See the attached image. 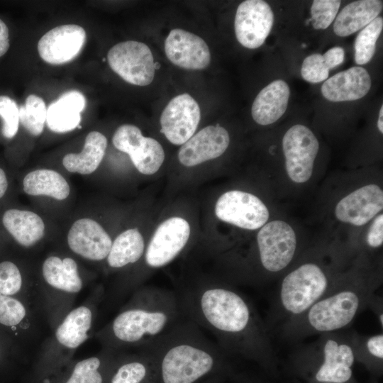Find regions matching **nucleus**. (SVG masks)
Segmentation results:
<instances>
[{
	"mask_svg": "<svg viewBox=\"0 0 383 383\" xmlns=\"http://www.w3.org/2000/svg\"><path fill=\"white\" fill-rule=\"evenodd\" d=\"M107 60L112 70L128 83L143 87L154 79L153 56L143 43L128 40L117 43L109 50Z\"/></svg>",
	"mask_w": 383,
	"mask_h": 383,
	"instance_id": "nucleus-10",
	"label": "nucleus"
},
{
	"mask_svg": "<svg viewBox=\"0 0 383 383\" xmlns=\"http://www.w3.org/2000/svg\"><path fill=\"white\" fill-rule=\"evenodd\" d=\"M138 354L121 357L108 383H157L154 357L145 348Z\"/></svg>",
	"mask_w": 383,
	"mask_h": 383,
	"instance_id": "nucleus-23",
	"label": "nucleus"
},
{
	"mask_svg": "<svg viewBox=\"0 0 383 383\" xmlns=\"http://www.w3.org/2000/svg\"><path fill=\"white\" fill-rule=\"evenodd\" d=\"M67 242L76 255L87 260L98 262L106 259L113 241L96 221L81 218L70 228Z\"/></svg>",
	"mask_w": 383,
	"mask_h": 383,
	"instance_id": "nucleus-16",
	"label": "nucleus"
},
{
	"mask_svg": "<svg viewBox=\"0 0 383 383\" xmlns=\"http://www.w3.org/2000/svg\"><path fill=\"white\" fill-rule=\"evenodd\" d=\"M22 284V274L18 265L11 260L0 262V295H14L20 292Z\"/></svg>",
	"mask_w": 383,
	"mask_h": 383,
	"instance_id": "nucleus-37",
	"label": "nucleus"
},
{
	"mask_svg": "<svg viewBox=\"0 0 383 383\" xmlns=\"http://www.w3.org/2000/svg\"><path fill=\"white\" fill-rule=\"evenodd\" d=\"M371 87L368 72L359 66L340 72L323 82L322 95L333 102L348 101L365 96Z\"/></svg>",
	"mask_w": 383,
	"mask_h": 383,
	"instance_id": "nucleus-20",
	"label": "nucleus"
},
{
	"mask_svg": "<svg viewBox=\"0 0 383 383\" xmlns=\"http://www.w3.org/2000/svg\"><path fill=\"white\" fill-rule=\"evenodd\" d=\"M375 313L381 328H383V306L382 298L379 295H375L369 306Z\"/></svg>",
	"mask_w": 383,
	"mask_h": 383,
	"instance_id": "nucleus-43",
	"label": "nucleus"
},
{
	"mask_svg": "<svg viewBox=\"0 0 383 383\" xmlns=\"http://www.w3.org/2000/svg\"><path fill=\"white\" fill-rule=\"evenodd\" d=\"M200 118L198 103L189 94H182L171 99L163 109L161 131L171 143L183 145L194 135Z\"/></svg>",
	"mask_w": 383,
	"mask_h": 383,
	"instance_id": "nucleus-14",
	"label": "nucleus"
},
{
	"mask_svg": "<svg viewBox=\"0 0 383 383\" xmlns=\"http://www.w3.org/2000/svg\"><path fill=\"white\" fill-rule=\"evenodd\" d=\"M325 383H328V382H325Z\"/></svg>",
	"mask_w": 383,
	"mask_h": 383,
	"instance_id": "nucleus-48",
	"label": "nucleus"
},
{
	"mask_svg": "<svg viewBox=\"0 0 383 383\" xmlns=\"http://www.w3.org/2000/svg\"><path fill=\"white\" fill-rule=\"evenodd\" d=\"M301 74L304 80L316 84L328 79L329 69L325 63L323 55L314 53L304 60Z\"/></svg>",
	"mask_w": 383,
	"mask_h": 383,
	"instance_id": "nucleus-40",
	"label": "nucleus"
},
{
	"mask_svg": "<svg viewBox=\"0 0 383 383\" xmlns=\"http://www.w3.org/2000/svg\"><path fill=\"white\" fill-rule=\"evenodd\" d=\"M382 6L380 0H359L347 4L335 18V34L346 37L365 28L377 17Z\"/></svg>",
	"mask_w": 383,
	"mask_h": 383,
	"instance_id": "nucleus-25",
	"label": "nucleus"
},
{
	"mask_svg": "<svg viewBox=\"0 0 383 383\" xmlns=\"http://www.w3.org/2000/svg\"><path fill=\"white\" fill-rule=\"evenodd\" d=\"M9 46V28L4 21L0 18V57L6 53Z\"/></svg>",
	"mask_w": 383,
	"mask_h": 383,
	"instance_id": "nucleus-42",
	"label": "nucleus"
},
{
	"mask_svg": "<svg viewBox=\"0 0 383 383\" xmlns=\"http://www.w3.org/2000/svg\"><path fill=\"white\" fill-rule=\"evenodd\" d=\"M297 355L321 360L315 379L318 382L345 383L352 377L355 360L351 333H325L310 344L295 350Z\"/></svg>",
	"mask_w": 383,
	"mask_h": 383,
	"instance_id": "nucleus-7",
	"label": "nucleus"
},
{
	"mask_svg": "<svg viewBox=\"0 0 383 383\" xmlns=\"http://www.w3.org/2000/svg\"><path fill=\"white\" fill-rule=\"evenodd\" d=\"M208 383H214L213 379H210V378L208 380Z\"/></svg>",
	"mask_w": 383,
	"mask_h": 383,
	"instance_id": "nucleus-46",
	"label": "nucleus"
},
{
	"mask_svg": "<svg viewBox=\"0 0 383 383\" xmlns=\"http://www.w3.org/2000/svg\"><path fill=\"white\" fill-rule=\"evenodd\" d=\"M23 191L30 196H45L62 201L70 194L66 179L58 172L50 169H38L25 175Z\"/></svg>",
	"mask_w": 383,
	"mask_h": 383,
	"instance_id": "nucleus-27",
	"label": "nucleus"
},
{
	"mask_svg": "<svg viewBox=\"0 0 383 383\" xmlns=\"http://www.w3.org/2000/svg\"><path fill=\"white\" fill-rule=\"evenodd\" d=\"M42 275L51 287L68 294H77L83 287L78 265L72 257H48L42 265Z\"/></svg>",
	"mask_w": 383,
	"mask_h": 383,
	"instance_id": "nucleus-24",
	"label": "nucleus"
},
{
	"mask_svg": "<svg viewBox=\"0 0 383 383\" xmlns=\"http://www.w3.org/2000/svg\"><path fill=\"white\" fill-rule=\"evenodd\" d=\"M0 226L18 245L30 248L45 235V226L36 213L16 207H8L0 213Z\"/></svg>",
	"mask_w": 383,
	"mask_h": 383,
	"instance_id": "nucleus-19",
	"label": "nucleus"
},
{
	"mask_svg": "<svg viewBox=\"0 0 383 383\" xmlns=\"http://www.w3.org/2000/svg\"><path fill=\"white\" fill-rule=\"evenodd\" d=\"M107 148V139L98 131L89 133L84 140V148L79 153H68L62 159L66 170L72 173L90 174L101 164Z\"/></svg>",
	"mask_w": 383,
	"mask_h": 383,
	"instance_id": "nucleus-26",
	"label": "nucleus"
},
{
	"mask_svg": "<svg viewBox=\"0 0 383 383\" xmlns=\"http://www.w3.org/2000/svg\"><path fill=\"white\" fill-rule=\"evenodd\" d=\"M189 236L190 226L185 219H167L158 226L145 250V265L157 269L169 264L184 250Z\"/></svg>",
	"mask_w": 383,
	"mask_h": 383,
	"instance_id": "nucleus-12",
	"label": "nucleus"
},
{
	"mask_svg": "<svg viewBox=\"0 0 383 383\" xmlns=\"http://www.w3.org/2000/svg\"><path fill=\"white\" fill-rule=\"evenodd\" d=\"M274 23L270 6L262 0H246L239 4L234 28L238 41L245 48L260 47L269 35Z\"/></svg>",
	"mask_w": 383,
	"mask_h": 383,
	"instance_id": "nucleus-13",
	"label": "nucleus"
},
{
	"mask_svg": "<svg viewBox=\"0 0 383 383\" xmlns=\"http://www.w3.org/2000/svg\"><path fill=\"white\" fill-rule=\"evenodd\" d=\"M0 118L2 135L6 139L13 138L20 124L19 107L13 99L6 95H0Z\"/></svg>",
	"mask_w": 383,
	"mask_h": 383,
	"instance_id": "nucleus-35",
	"label": "nucleus"
},
{
	"mask_svg": "<svg viewBox=\"0 0 383 383\" xmlns=\"http://www.w3.org/2000/svg\"><path fill=\"white\" fill-rule=\"evenodd\" d=\"M47 108L42 98L29 95L25 104L19 107V121L23 127L32 135H40L46 122Z\"/></svg>",
	"mask_w": 383,
	"mask_h": 383,
	"instance_id": "nucleus-32",
	"label": "nucleus"
},
{
	"mask_svg": "<svg viewBox=\"0 0 383 383\" xmlns=\"http://www.w3.org/2000/svg\"><path fill=\"white\" fill-rule=\"evenodd\" d=\"M93 318L92 310L88 306L74 309L57 328L55 333L57 341L65 348L76 349L87 340Z\"/></svg>",
	"mask_w": 383,
	"mask_h": 383,
	"instance_id": "nucleus-28",
	"label": "nucleus"
},
{
	"mask_svg": "<svg viewBox=\"0 0 383 383\" xmlns=\"http://www.w3.org/2000/svg\"><path fill=\"white\" fill-rule=\"evenodd\" d=\"M185 318L176 292L145 287L133 294L103 335L111 348H142L170 333Z\"/></svg>",
	"mask_w": 383,
	"mask_h": 383,
	"instance_id": "nucleus-5",
	"label": "nucleus"
},
{
	"mask_svg": "<svg viewBox=\"0 0 383 383\" xmlns=\"http://www.w3.org/2000/svg\"><path fill=\"white\" fill-rule=\"evenodd\" d=\"M26 316L21 301L11 296L0 295V323L6 326L19 324Z\"/></svg>",
	"mask_w": 383,
	"mask_h": 383,
	"instance_id": "nucleus-39",
	"label": "nucleus"
},
{
	"mask_svg": "<svg viewBox=\"0 0 383 383\" xmlns=\"http://www.w3.org/2000/svg\"><path fill=\"white\" fill-rule=\"evenodd\" d=\"M383 28L382 17H377L358 33L355 41V60L357 65H365L372 58L377 40Z\"/></svg>",
	"mask_w": 383,
	"mask_h": 383,
	"instance_id": "nucleus-33",
	"label": "nucleus"
},
{
	"mask_svg": "<svg viewBox=\"0 0 383 383\" xmlns=\"http://www.w3.org/2000/svg\"><path fill=\"white\" fill-rule=\"evenodd\" d=\"M349 247L320 245L302 252L279 278L270 321L294 318L322 298L354 261Z\"/></svg>",
	"mask_w": 383,
	"mask_h": 383,
	"instance_id": "nucleus-3",
	"label": "nucleus"
},
{
	"mask_svg": "<svg viewBox=\"0 0 383 383\" xmlns=\"http://www.w3.org/2000/svg\"><path fill=\"white\" fill-rule=\"evenodd\" d=\"M165 52L172 64L187 70H203L211 62L206 43L201 37L180 28L170 32L165 41Z\"/></svg>",
	"mask_w": 383,
	"mask_h": 383,
	"instance_id": "nucleus-17",
	"label": "nucleus"
},
{
	"mask_svg": "<svg viewBox=\"0 0 383 383\" xmlns=\"http://www.w3.org/2000/svg\"><path fill=\"white\" fill-rule=\"evenodd\" d=\"M217 218L248 231L259 230L270 220L267 204L257 196L240 190L226 192L215 206Z\"/></svg>",
	"mask_w": 383,
	"mask_h": 383,
	"instance_id": "nucleus-9",
	"label": "nucleus"
},
{
	"mask_svg": "<svg viewBox=\"0 0 383 383\" xmlns=\"http://www.w3.org/2000/svg\"><path fill=\"white\" fill-rule=\"evenodd\" d=\"M86 38L85 30L79 25L59 26L41 37L38 51L42 60L49 64H65L79 54Z\"/></svg>",
	"mask_w": 383,
	"mask_h": 383,
	"instance_id": "nucleus-15",
	"label": "nucleus"
},
{
	"mask_svg": "<svg viewBox=\"0 0 383 383\" xmlns=\"http://www.w3.org/2000/svg\"><path fill=\"white\" fill-rule=\"evenodd\" d=\"M383 106H381L380 108V110H379V116H378V120H377V128L379 131V133L381 134H382L383 133V121H382V118H383Z\"/></svg>",
	"mask_w": 383,
	"mask_h": 383,
	"instance_id": "nucleus-45",
	"label": "nucleus"
},
{
	"mask_svg": "<svg viewBox=\"0 0 383 383\" xmlns=\"http://www.w3.org/2000/svg\"><path fill=\"white\" fill-rule=\"evenodd\" d=\"M367 231L363 236V242L356 250V255L369 253L382 248L383 245V213L377 215L367 225Z\"/></svg>",
	"mask_w": 383,
	"mask_h": 383,
	"instance_id": "nucleus-38",
	"label": "nucleus"
},
{
	"mask_svg": "<svg viewBox=\"0 0 383 383\" xmlns=\"http://www.w3.org/2000/svg\"><path fill=\"white\" fill-rule=\"evenodd\" d=\"M340 3L339 0H314L311 7V20L313 28H327L335 19Z\"/></svg>",
	"mask_w": 383,
	"mask_h": 383,
	"instance_id": "nucleus-36",
	"label": "nucleus"
},
{
	"mask_svg": "<svg viewBox=\"0 0 383 383\" xmlns=\"http://www.w3.org/2000/svg\"><path fill=\"white\" fill-rule=\"evenodd\" d=\"M383 210V189L368 182L344 194L335 203L333 215L339 223L353 227L366 226Z\"/></svg>",
	"mask_w": 383,
	"mask_h": 383,
	"instance_id": "nucleus-11",
	"label": "nucleus"
},
{
	"mask_svg": "<svg viewBox=\"0 0 383 383\" xmlns=\"http://www.w3.org/2000/svg\"><path fill=\"white\" fill-rule=\"evenodd\" d=\"M285 175L291 184H306L313 174L319 143L312 131L301 124L290 127L282 138Z\"/></svg>",
	"mask_w": 383,
	"mask_h": 383,
	"instance_id": "nucleus-8",
	"label": "nucleus"
},
{
	"mask_svg": "<svg viewBox=\"0 0 383 383\" xmlns=\"http://www.w3.org/2000/svg\"><path fill=\"white\" fill-rule=\"evenodd\" d=\"M355 360L382 362L383 333L362 336L351 333Z\"/></svg>",
	"mask_w": 383,
	"mask_h": 383,
	"instance_id": "nucleus-34",
	"label": "nucleus"
},
{
	"mask_svg": "<svg viewBox=\"0 0 383 383\" xmlns=\"http://www.w3.org/2000/svg\"><path fill=\"white\" fill-rule=\"evenodd\" d=\"M382 282L380 265L358 254L334 286L302 314L280 324L281 335L296 341L348 327L370 306Z\"/></svg>",
	"mask_w": 383,
	"mask_h": 383,
	"instance_id": "nucleus-2",
	"label": "nucleus"
},
{
	"mask_svg": "<svg viewBox=\"0 0 383 383\" xmlns=\"http://www.w3.org/2000/svg\"><path fill=\"white\" fill-rule=\"evenodd\" d=\"M290 96L289 87L282 79L265 87L255 97L251 108L253 120L261 126L278 121L285 113Z\"/></svg>",
	"mask_w": 383,
	"mask_h": 383,
	"instance_id": "nucleus-21",
	"label": "nucleus"
},
{
	"mask_svg": "<svg viewBox=\"0 0 383 383\" xmlns=\"http://www.w3.org/2000/svg\"><path fill=\"white\" fill-rule=\"evenodd\" d=\"M176 293L184 317L211 333L225 353L260 363L274 358L267 323L250 299L236 288L204 283Z\"/></svg>",
	"mask_w": 383,
	"mask_h": 383,
	"instance_id": "nucleus-1",
	"label": "nucleus"
},
{
	"mask_svg": "<svg viewBox=\"0 0 383 383\" xmlns=\"http://www.w3.org/2000/svg\"><path fill=\"white\" fill-rule=\"evenodd\" d=\"M143 348L154 357L157 383H199L221 372L226 364L227 353L187 318Z\"/></svg>",
	"mask_w": 383,
	"mask_h": 383,
	"instance_id": "nucleus-4",
	"label": "nucleus"
},
{
	"mask_svg": "<svg viewBox=\"0 0 383 383\" xmlns=\"http://www.w3.org/2000/svg\"><path fill=\"white\" fill-rule=\"evenodd\" d=\"M209 380V379H208ZM208 380L207 381H205L203 383H208Z\"/></svg>",
	"mask_w": 383,
	"mask_h": 383,
	"instance_id": "nucleus-47",
	"label": "nucleus"
},
{
	"mask_svg": "<svg viewBox=\"0 0 383 383\" xmlns=\"http://www.w3.org/2000/svg\"><path fill=\"white\" fill-rule=\"evenodd\" d=\"M120 357L107 354L79 360L62 383H108Z\"/></svg>",
	"mask_w": 383,
	"mask_h": 383,
	"instance_id": "nucleus-29",
	"label": "nucleus"
},
{
	"mask_svg": "<svg viewBox=\"0 0 383 383\" xmlns=\"http://www.w3.org/2000/svg\"><path fill=\"white\" fill-rule=\"evenodd\" d=\"M301 252L292 225L284 219H270L256 235L252 260L257 267L258 282L280 278Z\"/></svg>",
	"mask_w": 383,
	"mask_h": 383,
	"instance_id": "nucleus-6",
	"label": "nucleus"
},
{
	"mask_svg": "<svg viewBox=\"0 0 383 383\" xmlns=\"http://www.w3.org/2000/svg\"><path fill=\"white\" fill-rule=\"evenodd\" d=\"M86 106L84 96L78 91L63 94L47 109L48 127L55 133H66L79 126L81 113Z\"/></svg>",
	"mask_w": 383,
	"mask_h": 383,
	"instance_id": "nucleus-22",
	"label": "nucleus"
},
{
	"mask_svg": "<svg viewBox=\"0 0 383 383\" xmlns=\"http://www.w3.org/2000/svg\"><path fill=\"white\" fill-rule=\"evenodd\" d=\"M133 165L143 174L157 172L165 160L164 150L155 139L145 137L128 154Z\"/></svg>",
	"mask_w": 383,
	"mask_h": 383,
	"instance_id": "nucleus-31",
	"label": "nucleus"
},
{
	"mask_svg": "<svg viewBox=\"0 0 383 383\" xmlns=\"http://www.w3.org/2000/svg\"><path fill=\"white\" fill-rule=\"evenodd\" d=\"M145 248L142 234L137 229H128L112 242L106 262L112 269H121L135 264L143 256Z\"/></svg>",
	"mask_w": 383,
	"mask_h": 383,
	"instance_id": "nucleus-30",
	"label": "nucleus"
},
{
	"mask_svg": "<svg viewBox=\"0 0 383 383\" xmlns=\"http://www.w3.org/2000/svg\"><path fill=\"white\" fill-rule=\"evenodd\" d=\"M323 60L328 69L340 65L345 58V51L341 47H333L323 55Z\"/></svg>",
	"mask_w": 383,
	"mask_h": 383,
	"instance_id": "nucleus-41",
	"label": "nucleus"
},
{
	"mask_svg": "<svg viewBox=\"0 0 383 383\" xmlns=\"http://www.w3.org/2000/svg\"><path fill=\"white\" fill-rule=\"evenodd\" d=\"M229 143L230 136L226 128L218 125L209 126L182 145L178 159L184 166H195L220 157Z\"/></svg>",
	"mask_w": 383,
	"mask_h": 383,
	"instance_id": "nucleus-18",
	"label": "nucleus"
},
{
	"mask_svg": "<svg viewBox=\"0 0 383 383\" xmlns=\"http://www.w3.org/2000/svg\"><path fill=\"white\" fill-rule=\"evenodd\" d=\"M10 187V181L8 173L0 167V201L7 195Z\"/></svg>",
	"mask_w": 383,
	"mask_h": 383,
	"instance_id": "nucleus-44",
	"label": "nucleus"
}]
</instances>
